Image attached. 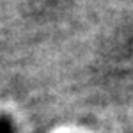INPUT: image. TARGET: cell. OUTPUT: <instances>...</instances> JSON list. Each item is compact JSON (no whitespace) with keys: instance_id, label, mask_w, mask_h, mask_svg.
I'll list each match as a JSON object with an SVG mask.
<instances>
[{"instance_id":"obj_1","label":"cell","mask_w":133,"mask_h":133,"mask_svg":"<svg viewBox=\"0 0 133 133\" xmlns=\"http://www.w3.org/2000/svg\"><path fill=\"white\" fill-rule=\"evenodd\" d=\"M11 131V126L4 119H0V133H9Z\"/></svg>"}]
</instances>
